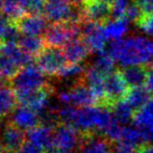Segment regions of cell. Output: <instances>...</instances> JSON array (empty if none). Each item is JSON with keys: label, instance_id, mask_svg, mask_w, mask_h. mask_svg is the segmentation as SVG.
<instances>
[{"label": "cell", "instance_id": "32", "mask_svg": "<svg viewBox=\"0 0 153 153\" xmlns=\"http://www.w3.org/2000/svg\"><path fill=\"white\" fill-rule=\"evenodd\" d=\"M143 16H144V14L141 10V8H140L139 5L132 0V2H130V4H129L128 7H127L124 17L129 21V22L137 23L140 20H141Z\"/></svg>", "mask_w": 153, "mask_h": 153}, {"label": "cell", "instance_id": "44", "mask_svg": "<svg viewBox=\"0 0 153 153\" xmlns=\"http://www.w3.org/2000/svg\"><path fill=\"white\" fill-rule=\"evenodd\" d=\"M4 153H15V152H10V151H5Z\"/></svg>", "mask_w": 153, "mask_h": 153}, {"label": "cell", "instance_id": "33", "mask_svg": "<svg viewBox=\"0 0 153 153\" xmlns=\"http://www.w3.org/2000/svg\"><path fill=\"white\" fill-rule=\"evenodd\" d=\"M137 149V147L124 140H118L113 143V153H134Z\"/></svg>", "mask_w": 153, "mask_h": 153}, {"label": "cell", "instance_id": "34", "mask_svg": "<svg viewBox=\"0 0 153 153\" xmlns=\"http://www.w3.org/2000/svg\"><path fill=\"white\" fill-rule=\"evenodd\" d=\"M137 24L148 36H153V13L149 15H144Z\"/></svg>", "mask_w": 153, "mask_h": 153}, {"label": "cell", "instance_id": "40", "mask_svg": "<svg viewBox=\"0 0 153 153\" xmlns=\"http://www.w3.org/2000/svg\"><path fill=\"white\" fill-rule=\"evenodd\" d=\"M5 151H6V150H5V148H4L3 144H2L1 139H0V153H4Z\"/></svg>", "mask_w": 153, "mask_h": 153}, {"label": "cell", "instance_id": "4", "mask_svg": "<svg viewBox=\"0 0 153 153\" xmlns=\"http://www.w3.org/2000/svg\"><path fill=\"white\" fill-rule=\"evenodd\" d=\"M81 36L80 23H51L44 33L46 46L64 48L70 41Z\"/></svg>", "mask_w": 153, "mask_h": 153}, {"label": "cell", "instance_id": "39", "mask_svg": "<svg viewBox=\"0 0 153 153\" xmlns=\"http://www.w3.org/2000/svg\"><path fill=\"white\" fill-rule=\"evenodd\" d=\"M69 1H70L71 3L75 4V5H83L87 0H69Z\"/></svg>", "mask_w": 153, "mask_h": 153}, {"label": "cell", "instance_id": "43", "mask_svg": "<svg viewBox=\"0 0 153 153\" xmlns=\"http://www.w3.org/2000/svg\"><path fill=\"white\" fill-rule=\"evenodd\" d=\"M2 87H3V81H2L1 79H0V89H1Z\"/></svg>", "mask_w": 153, "mask_h": 153}, {"label": "cell", "instance_id": "37", "mask_svg": "<svg viewBox=\"0 0 153 153\" xmlns=\"http://www.w3.org/2000/svg\"><path fill=\"white\" fill-rule=\"evenodd\" d=\"M145 87L150 92V94L153 95V69L148 68V74H147V78H146Z\"/></svg>", "mask_w": 153, "mask_h": 153}, {"label": "cell", "instance_id": "11", "mask_svg": "<svg viewBox=\"0 0 153 153\" xmlns=\"http://www.w3.org/2000/svg\"><path fill=\"white\" fill-rule=\"evenodd\" d=\"M133 123L141 131L144 143H153V97L140 108H137L133 116Z\"/></svg>", "mask_w": 153, "mask_h": 153}, {"label": "cell", "instance_id": "6", "mask_svg": "<svg viewBox=\"0 0 153 153\" xmlns=\"http://www.w3.org/2000/svg\"><path fill=\"white\" fill-rule=\"evenodd\" d=\"M36 62L47 76H56L68 61L62 48L46 46L36 55Z\"/></svg>", "mask_w": 153, "mask_h": 153}, {"label": "cell", "instance_id": "15", "mask_svg": "<svg viewBox=\"0 0 153 153\" xmlns=\"http://www.w3.org/2000/svg\"><path fill=\"white\" fill-rule=\"evenodd\" d=\"M79 153H113V143L97 132L85 133L81 137Z\"/></svg>", "mask_w": 153, "mask_h": 153}, {"label": "cell", "instance_id": "1", "mask_svg": "<svg viewBox=\"0 0 153 153\" xmlns=\"http://www.w3.org/2000/svg\"><path fill=\"white\" fill-rule=\"evenodd\" d=\"M108 53L121 67L148 66L153 61V39L130 36L111 43Z\"/></svg>", "mask_w": 153, "mask_h": 153}, {"label": "cell", "instance_id": "19", "mask_svg": "<svg viewBox=\"0 0 153 153\" xmlns=\"http://www.w3.org/2000/svg\"><path fill=\"white\" fill-rule=\"evenodd\" d=\"M0 53L12 59L19 68L32 62V55L23 50L18 43H0Z\"/></svg>", "mask_w": 153, "mask_h": 153}, {"label": "cell", "instance_id": "41", "mask_svg": "<svg viewBox=\"0 0 153 153\" xmlns=\"http://www.w3.org/2000/svg\"><path fill=\"white\" fill-rule=\"evenodd\" d=\"M146 67H147V68H149V69H153V61L150 62V64L148 65V66H146Z\"/></svg>", "mask_w": 153, "mask_h": 153}, {"label": "cell", "instance_id": "42", "mask_svg": "<svg viewBox=\"0 0 153 153\" xmlns=\"http://www.w3.org/2000/svg\"><path fill=\"white\" fill-rule=\"evenodd\" d=\"M55 153H74V152H72V151H56Z\"/></svg>", "mask_w": 153, "mask_h": 153}, {"label": "cell", "instance_id": "5", "mask_svg": "<svg viewBox=\"0 0 153 153\" xmlns=\"http://www.w3.org/2000/svg\"><path fill=\"white\" fill-rule=\"evenodd\" d=\"M57 98L62 105H73L77 107L90 106L99 103L94 93L82 79L76 81L71 89L61 92Z\"/></svg>", "mask_w": 153, "mask_h": 153}, {"label": "cell", "instance_id": "3", "mask_svg": "<svg viewBox=\"0 0 153 153\" xmlns=\"http://www.w3.org/2000/svg\"><path fill=\"white\" fill-rule=\"evenodd\" d=\"M47 75L41 70L36 64L22 67L12 78L10 79V87L16 94H24L41 89L48 85L46 81Z\"/></svg>", "mask_w": 153, "mask_h": 153}, {"label": "cell", "instance_id": "16", "mask_svg": "<svg viewBox=\"0 0 153 153\" xmlns=\"http://www.w3.org/2000/svg\"><path fill=\"white\" fill-rule=\"evenodd\" d=\"M10 123L16 125L19 128L23 130H29L39 125L40 116L28 105L20 104L10 111Z\"/></svg>", "mask_w": 153, "mask_h": 153}, {"label": "cell", "instance_id": "25", "mask_svg": "<svg viewBox=\"0 0 153 153\" xmlns=\"http://www.w3.org/2000/svg\"><path fill=\"white\" fill-rule=\"evenodd\" d=\"M111 107L113 108L114 117L124 126H127L129 122L133 120V116H134L133 107L125 99L124 100L121 99V100L115 102Z\"/></svg>", "mask_w": 153, "mask_h": 153}, {"label": "cell", "instance_id": "8", "mask_svg": "<svg viewBox=\"0 0 153 153\" xmlns=\"http://www.w3.org/2000/svg\"><path fill=\"white\" fill-rule=\"evenodd\" d=\"M81 36L88 45L91 52H102L106 46V36L103 31L102 23L94 22L91 20H83L80 23Z\"/></svg>", "mask_w": 153, "mask_h": 153}, {"label": "cell", "instance_id": "24", "mask_svg": "<svg viewBox=\"0 0 153 153\" xmlns=\"http://www.w3.org/2000/svg\"><path fill=\"white\" fill-rule=\"evenodd\" d=\"M150 98V92L147 90V88L141 87H132L129 88L125 100L133 107V109H137L141 106H143Z\"/></svg>", "mask_w": 153, "mask_h": 153}, {"label": "cell", "instance_id": "20", "mask_svg": "<svg viewBox=\"0 0 153 153\" xmlns=\"http://www.w3.org/2000/svg\"><path fill=\"white\" fill-rule=\"evenodd\" d=\"M62 50L68 62H81L88 57L89 52H91L88 45L81 38L70 41Z\"/></svg>", "mask_w": 153, "mask_h": 153}, {"label": "cell", "instance_id": "29", "mask_svg": "<svg viewBox=\"0 0 153 153\" xmlns=\"http://www.w3.org/2000/svg\"><path fill=\"white\" fill-rule=\"evenodd\" d=\"M20 69L21 68H19L12 59L0 53V76L1 78L10 80Z\"/></svg>", "mask_w": 153, "mask_h": 153}, {"label": "cell", "instance_id": "35", "mask_svg": "<svg viewBox=\"0 0 153 153\" xmlns=\"http://www.w3.org/2000/svg\"><path fill=\"white\" fill-rule=\"evenodd\" d=\"M139 5L144 15H149L153 13V0H133Z\"/></svg>", "mask_w": 153, "mask_h": 153}, {"label": "cell", "instance_id": "13", "mask_svg": "<svg viewBox=\"0 0 153 153\" xmlns=\"http://www.w3.org/2000/svg\"><path fill=\"white\" fill-rule=\"evenodd\" d=\"M16 24L22 34H32V36H44L48 28V19L42 15L24 14L17 19Z\"/></svg>", "mask_w": 153, "mask_h": 153}, {"label": "cell", "instance_id": "30", "mask_svg": "<svg viewBox=\"0 0 153 153\" xmlns=\"http://www.w3.org/2000/svg\"><path fill=\"white\" fill-rule=\"evenodd\" d=\"M19 4L24 14L42 15L45 10L46 0H20Z\"/></svg>", "mask_w": 153, "mask_h": 153}, {"label": "cell", "instance_id": "27", "mask_svg": "<svg viewBox=\"0 0 153 153\" xmlns=\"http://www.w3.org/2000/svg\"><path fill=\"white\" fill-rule=\"evenodd\" d=\"M85 72V68L80 62H69L64 66V68L56 75L57 78L62 80H76L82 79Z\"/></svg>", "mask_w": 153, "mask_h": 153}, {"label": "cell", "instance_id": "2", "mask_svg": "<svg viewBox=\"0 0 153 153\" xmlns=\"http://www.w3.org/2000/svg\"><path fill=\"white\" fill-rule=\"evenodd\" d=\"M45 17L51 23H81L85 20L82 5L69 0H46Z\"/></svg>", "mask_w": 153, "mask_h": 153}, {"label": "cell", "instance_id": "12", "mask_svg": "<svg viewBox=\"0 0 153 153\" xmlns=\"http://www.w3.org/2000/svg\"><path fill=\"white\" fill-rule=\"evenodd\" d=\"M129 85L123 77L120 70H115L105 76V92H106V106L111 107L117 101L125 98Z\"/></svg>", "mask_w": 153, "mask_h": 153}, {"label": "cell", "instance_id": "7", "mask_svg": "<svg viewBox=\"0 0 153 153\" xmlns=\"http://www.w3.org/2000/svg\"><path fill=\"white\" fill-rule=\"evenodd\" d=\"M81 134L73 125L61 123L53 130V142L57 151H73L79 147Z\"/></svg>", "mask_w": 153, "mask_h": 153}, {"label": "cell", "instance_id": "18", "mask_svg": "<svg viewBox=\"0 0 153 153\" xmlns=\"http://www.w3.org/2000/svg\"><path fill=\"white\" fill-rule=\"evenodd\" d=\"M0 139L6 151L17 152L25 143L26 134L23 129L19 128L12 123H8L2 130Z\"/></svg>", "mask_w": 153, "mask_h": 153}, {"label": "cell", "instance_id": "28", "mask_svg": "<svg viewBox=\"0 0 153 153\" xmlns=\"http://www.w3.org/2000/svg\"><path fill=\"white\" fill-rule=\"evenodd\" d=\"M115 65H116V61L113 59V56L109 54L108 51L106 52L104 50L102 52L97 53L96 57L93 61L92 66L96 70H98L99 72L106 76L109 73L115 71Z\"/></svg>", "mask_w": 153, "mask_h": 153}, {"label": "cell", "instance_id": "38", "mask_svg": "<svg viewBox=\"0 0 153 153\" xmlns=\"http://www.w3.org/2000/svg\"><path fill=\"white\" fill-rule=\"evenodd\" d=\"M134 153H153V145H142Z\"/></svg>", "mask_w": 153, "mask_h": 153}, {"label": "cell", "instance_id": "36", "mask_svg": "<svg viewBox=\"0 0 153 153\" xmlns=\"http://www.w3.org/2000/svg\"><path fill=\"white\" fill-rule=\"evenodd\" d=\"M16 153H46V152H45L43 149H41V148L34 146L33 144L27 142V143L23 144V145L21 146L20 149H19Z\"/></svg>", "mask_w": 153, "mask_h": 153}, {"label": "cell", "instance_id": "21", "mask_svg": "<svg viewBox=\"0 0 153 153\" xmlns=\"http://www.w3.org/2000/svg\"><path fill=\"white\" fill-rule=\"evenodd\" d=\"M123 77L130 88L141 87L146 82L148 68L146 66H127L120 69Z\"/></svg>", "mask_w": 153, "mask_h": 153}, {"label": "cell", "instance_id": "22", "mask_svg": "<svg viewBox=\"0 0 153 153\" xmlns=\"http://www.w3.org/2000/svg\"><path fill=\"white\" fill-rule=\"evenodd\" d=\"M129 21L125 17L108 20L103 24V31L107 40H119L128 31Z\"/></svg>", "mask_w": 153, "mask_h": 153}, {"label": "cell", "instance_id": "26", "mask_svg": "<svg viewBox=\"0 0 153 153\" xmlns=\"http://www.w3.org/2000/svg\"><path fill=\"white\" fill-rule=\"evenodd\" d=\"M16 93L12 87H3L0 89V116H5L16 107L17 102Z\"/></svg>", "mask_w": 153, "mask_h": 153}, {"label": "cell", "instance_id": "10", "mask_svg": "<svg viewBox=\"0 0 153 153\" xmlns=\"http://www.w3.org/2000/svg\"><path fill=\"white\" fill-rule=\"evenodd\" d=\"M52 125L42 123L36 127L29 129L26 133L27 142L33 144L34 146L43 149L46 153H55L57 151L53 142V130Z\"/></svg>", "mask_w": 153, "mask_h": 153}, {"label": "cell", "instance_id": "23", "mask_svg": "<svg viewBox=\"0 0 153 153\" xmlns=\"http://www.w3.org/2000/svg\"><path fill=\"white\" fill-rule=\"evenodd\" d=\"M18 44L24 51L36 56L46 47L44 38H42L41 36H32V34H21Z\"/></svg>", "mask_w": 153, "mask_h": 153}, {"label": "cell", "instance_id": "31", "mask_svg": "<svg viewBox=\"0 0 153 153\" xmlns=\"http://www.w3.org/2000/svg\"><path fill=\"white\" fill-rule=\"evenodd\" d=\"M130 4V0H114L111 2V18H122Z\"/></svg>", "mask_w": 153, "mask_h": 153}, {"label": "cell", "instance_id": "9", "mask_svg": "<svg viewBox=\"0 0 153 153\" xmlns=\"http://www.w3.org/2000/svg\"><path fill=\"white\" fill-rule=\"evenodd\" d=\"M52 91V88L49 85H46L36 91L24 93V94H16V96L17 100L20 104L28 105L39 114L40 117H42L44 114H46L49 111L50 97Z\"/></svg>", "mask_w": 153, "mask_h": 153}, {"label": "cell", "instance_id": "17", "mask_svg": "<svg viewBox=\"0 0 153 153\" xmlns=\"http://www.w3.org/2000/svg\"><path fill=\"white\" fill-rule=\"evenodd\" d=\"M82 80L96 96L99 104L106 105V92H105V75L91 66L85 69Z\"/></svg>", "mask_w": 153, "mask_h": 153}, {"label": "cell", "instance_id": "14", "mask_svg": "<svg viewBox=\"0 0 153 153\" xmlns=\"http://www.w3.org/2000/svg\"><path fill=\"white\" fill-rule=\"evenodd\" d=\"M82 7L85 20L104 24L111 18V3L105 0H87Z\"/></svg>", "mask_w": 153, "mask_h": 153}, {"label": "cell", "instance_id": "45", "mask_svg": "<svg viewBox=\"0 0 153 153\" xmlns=\"http://www.w3.org/2000/svg\"><path fill=\"white\" fill-rule=\"evenodd\" d=\"M0 123H1V116H0Z\"/></svg>", "mask_w": 153, "mask_h": 153}]
</instances>
